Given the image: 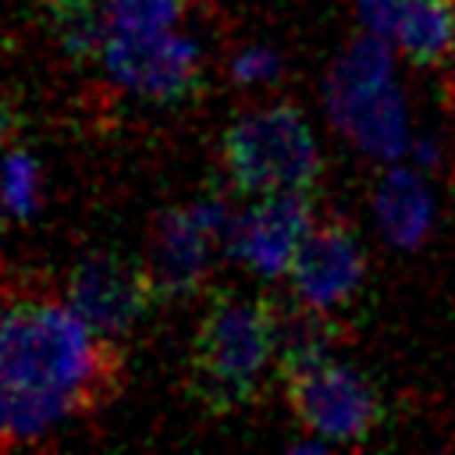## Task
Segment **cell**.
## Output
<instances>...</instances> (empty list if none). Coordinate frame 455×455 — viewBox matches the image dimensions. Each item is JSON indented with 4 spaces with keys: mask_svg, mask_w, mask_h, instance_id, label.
I'll list each match as a JSON object with an SVG mask.
<instances>
[{
    "mask_svg": "<svg viewBox=\"0 0 455 455\" xmlns=\"http://www.w3.org/2000/svg\"><path fill=\"white\" fill-rule=\"evenodd\" d=\"M68 416H75V409L68 402L39 398V395H18V391L0 387V441L4 444L28 441Z\"/></svg>",
    "mask_w": 455,
    "mask_h": 455,
    "instance_id": "13",
    "label": "cell"
},
{
    "mask_svg": "<svg viewBox=\"0 0 455 455\" xmlns=\"http://www.w3.org/2000/svg\"><path fill=\"white\" fill-rule=\"evenodd\" d=\"M224 171L242 196L309 192L320 178L316 139L291 103L238 114L220 142Z\"/></svg>",
    "mask_w": 455,
    "mask_h": 455,
    "instance_id": "3",
    "label": "cell"
},
{
    "mask_svg": "<svg viewBox=\"0 0 455 455\" xmlns=\"http://www.w3.org/2000/svg\"><path fill=\"white\" fill-rule=\"evenodd\" d=\"M39 185H43L39 164L25 149L7 153L0 164V217H7V220L32 217L39 206V192H43Z\"/></svg>",
    "mask_w": 455,
    "mask_h": 455,
    "instance_id": "14",
    "label": "cell"
},
{
    "mask_svg": "<svg viewBox=\"0 0 455 455\" xmlns=\"http://www.w3.org/2000/svg\"><path fill=\"white\" fill-rule=\"evenodd\" d=\"M313 203L306 192L256 196V203L231 228V252L263 277H281L291 270V259L302 238L313 228Z\"/></svg>",
    "mask_w": 455,
    "mask_h": 455,
    "instance_id": "10",
    "label": "cell"
},
{
    "mask_svg": "<svg viewBox=\"0 0 455 455\" xmlns=\"http://www.w3.org/2000/svg\"><path fill=\"white\" fill-rule=\"evenodd\" d=\"M331 110L359 146L373 153H398L405 139L402 103L387 85V53L380 39L355 43L331 78Z\"/></svg>",
    "mask_w": 455,
    "mask_h": 455,
    "instance_id": "7",
    "label": "cell"
},
{
    "mask_svg": "<svg viewBox=\"0 0 455 455\" xmlns=\"http://www.w3.org/2000/svg\"><path fill=\"white\" fill-rule=\"evenodd\" d=\"M277 359V306L235 291L210 295L188 355L192 398L210 416L252 405Z\"/></svg>",
    "mask_w": 455,
    "mask_h": 455,
    "instance_id": "2",
    "label": "cell"
},
{
    "mask_svg": "<svg viewBox=\"0 0 455 455\" xmlns=\"http://www.w3.org/2000/svg\"><path fill=\"white\" fill-rule=\"evenodd\" d=\"M100 60L114 75L117 85L160 100L178 103L199 89V46L174 28H110Z\"/></svg>",
    "mask_w": 455,
    "mask_h": 455,
    "instance_id": "6",
    "label": "cell"
},
{
    "mask_svg": "<svg viewBox=\"0 0 455 455\" xmlns=\"http://www.w3.org/2000/svg\"><path fill=\"white\" fill-rule=\"evenodd\" d=\"M43 14L57 36V43L71 57H100L107 32H110V14L103 0H43Z\"/></svg>",
    "mask_w": 455,
    "mask_h": 455,
    "instance_id": "11",
    "label": "cell"
},
{
    "mask_svg": "<svg viewBox=\"0 0 455 455\" xmlns=\"http://www.w3.org/2000/svg\"><path fill=\"white\" fill-rule=\"evenodd\" d=\"M103 4H107V7H110V4H114V0H103Z\"/></svg>",
    "mask_w": 455,
    "mask_h": 455,
    "instance_id": "18",
    "label": "cell"
},
{
    "mask_svg": "<svg viewBox=\"0 0 455 455\" xmlns=\"http://www.w3.org/2000/svg\"><path fill=\"white\" fill-rule=\"evenodd\" d=\"M299 302L313 309H338L345 306L363 284V252L352 228L341 217L313 220L309 235L302 238L291 270H288Z\"/></svg>",
    "mask_w": 455,
    "mask_h": 455,
    "instance_id": "9",
    "label": "cell"
},
{
    "mask_svg": "<svg viewBox=\"0 0 455 455\" xmlns=\"http://www.w3.org/2000/svg\"><path fill=\"white\" fill-rule=\"evenodd\" d=\"M281 380L295 419L323 444L366 441L384 419L373 384L363 380L348 363H338L331 352L284 366Z\"/></svg>",
    "mask_w": 455,
    "mask_h": 455,
    "instance_id": "4",
    "label": "cell"
},
{
    "mask_svg": "<svg viewBox=\"0 0 455 455\" xmlns=\"http://www.w3.org/2000/svg\"><path fill=\"white\" fill-rule=\"evenodd\" d=\"M377 210H380V224L387 231L391 242L398 245H412L423 238L427 224H430V199H427V188L405 174V171H395L380 192H377Z\"/></svg>",
    "mask_w": 455,
    "mask_h": 455,
    "instance_id": "12",
    "label": "cell"
},
{
    "mask_svg": "<svg viewBox=\"0 0 455 455\" xmlns=\"http://www.w3.org/2000/svg\"><path fill=\"white\" fill-rule=\"evenodd\" d=\"M235 220H228V210L220 203H199V206H171L160 210L149 231V256L146 267L153 274V284L160 299H185L199 288L210 267L213 242H231Z\"/></svg>",
    "mask_w": 455,
    "mask_h": 455,
    "instance_id": "8",
    "label": "cell"
},
{
    "mask_svg": "<svg viewBox=\"0 0 455 455\" xmlns=\"http://www.w3.org/2000/svg\"><path fill=\"white\" fill-rule=\"evenodd\" d=\"M274 57L270 53H245V57H238V64H235V71H238V78H267V75H274Z\"/></svg>",
    "mask_w": 455,
    "mask_h": 455,
    "instance_id": "16",
    "label": "cell"
},
{
    "mask_svg": "<svg viewBox=\"0 0 455 455\" xmlns=\"http://www.w3.org/2000/svg\"><path fill=\"white\" fill-rule=\"evenodd\" d=\"M64 295L71 309L110 341L128 334L139 320H146L164 302L146 259H132L114 249L85 252L68 270Z\"/></svg>",
    "mask_w": 455,
    "mask_h": 455,
    "instance_id": "5",
    "label": "cell"
},
{
    "mask_svg": "<svg viewBox=\"0 0 455 455\" xmlns=\"http://www.w3.org/2000/svg\"><path fill=\"white\" fill-rule=\"evenodd\" d=\"M18 291H21V284H18L14 277H7V274H4V267H0V309H4Z\"/></svg>",
    "mask_w": 455,
    "mask_h": 455,
    "instance_id": "17",
    "label": "cell"
},
{
    "mask_svg": "<svg viewBox=\"0 0 455 455\" xmlns=\"http://www.w3.org/2000/svg\"><path fill=\"white\" fill-rule=\"evenodd\" d=\"M124 359L71 302L18 291L0 309V387L92 412L121 387Z\"/></svg>",
    "mask_w": 455,
    "mask_h": 455,
    "instance_id": "1",
    "label": "cell"
},
{
    "mask_svg": "<svg viewBox=\"0 0 455 455\" xmlns=\"http://www.w3.org/2000/svg\"><path fill=\"white\" fill-rule=\"evenodd\" d=\"M21 124H25V117H21V103H18V96L0 82V146L11 142V139L21 132Z\"/></svg>",
    "mask_w": 455,
    "mask_h": 455,
    "instance_id": "15",
    "label": "cell"
}]
</instances>
